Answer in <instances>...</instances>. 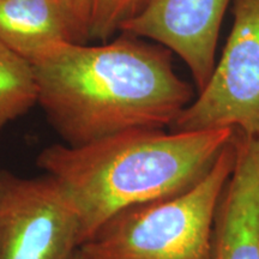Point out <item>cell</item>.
Masks as SVG:
<instances>
[{
	"label": "cell",
	"mask_w": 259,
	"mask_h": 259,
	"mask_svg": "<svg viewBox=\"0 0 259 259\" xmlns=\"http://www.w3.org/2000/svg\"><path fill=\"white\" fill-rule=\"evenodd\" d=\"M153 0H93L90 41H108Z\"/></svg>",
	"instance_id": "30bf717a"
},
{
	"label": "cell",
	"mask_w": 259,
	"mask_h": 259,
	"mask_svg": "<svg viewBox=\"0 0 259 259\" xmlns=\"http://www.w3.org/2000/svg\"><path fill=\"white\" fill-rule=\"evenodd\" d=\"M69 259H92V258H90L89 255L79 247V248H77L76 252H74V253L71 255Z\"/></svg>",
	"instance_id": "7c38bea8"
},
{
	"label": "cell",
	"mask_w": 259,
	"mask_h": 259,
	"mask_svg": "<svg viewBox=\"0 0 259 259\" xmlns=\"http://www.w3.org/2000/svg\"><path fill=\"white\" fill-rule=\"evenodd\" d=\"M236 132L193 186L121 211L80 248L92 259H213V228L236 157Z\"/></svg>",
	"instance_id": "3957f363"
},
{
	"label": "cell",
	"mask_w": 259,
	"mask_h": 259,
	"mask_svg": "<svg viewBox=\"0 0 259 259\" xmlns=\"http://www.w3.org/2000/svg\"><path fill=\"white\" fill-rule=\"evenodd\" d=\"M0 41L31 64L60 45L78 44L65 0H2Z\"/></svg>",
	"instance_id": "ba28073f"
},
{
	"label": "cell",
	"mask_w": 259,
	"mask_h": 259,
	"mask_svg": "<svg viewBox=\"0 0 259 259\" xmlns=\"http://www.w3.org/2000/svg\"><path fill=\"white\" fill-rule=\"evenodd\" d=\"M236 128H135L79 147L53 144L36 158L78 216L82 245L124 210L190 189L208 173Z\"/></svg>",
	"instance_id": "7a4b0ae2"
},
{
	"label": "cell",
	"mask_w": 259,
	"mask_h": 259,
	"mask_svg": "<svg viewBox=\"0 0 259 259\" xmlns=\"http://www.w3.org/2000/svg\"><path fill=\"white\" fill-rule=\"evenodd\" d=\"M37 105L34 66L0 41V128Z\"/></svg>",
	"instance_id": "9c48e42d"
},
{
	"label": "cell",
	"mask_w": 259,
	"mask_h": 259,
	"mask_svg": "<svg viewBox=\"0 0 259 259\" xmlns=\"http://www.w3.org/2000/svg\"><path fill=\"white\" fill-rule=\"evenodd\" d=\"M236 157L213 228V259H259V135L236 130Z\"/></svg>",
	"instance_id": "52a82bcc"
},
{
	"label": "cell",
	"mask_w": 259,
	"mask_h": 259,
	"mask_svg": "<svg viewBox=\"0 0 259 259\" xmlns=\"http://www.w3.org/2000/svg\"><path fill=\"white\" fill-rule=\"evenodd\" d=\"M80 246L78 216L53 178L0 170V259H69Z\"/></svg>",
	"instance_id": "5b68a950"
},
{
	"label": "cell",
	"mask_w": 259,
	"mask_h": 259,
	"mask_svg": "<svg viewBox=\"0 0 259 259\" xmlns=\"http://www.w3.org/2000/svg\"><path fill=\"white\" fill-rule=\"evenodd\" d=\"M233 16L221 59L171 132L234 127L259 135V0H233Z\"/></svg>",
	"instance_id": "277c9868"
},
{
	"label": "cell",
	"mask_w": 259,
	"mask_h": 259,
	"mask_svg": "<svg viewBox=\"0 0 259 259\" xmlns=\"http://www.w3.org/2000/svg\"><path fill=\"white\" fill-rule=\"evenodd\" d=\"M171 56L126 32L100 46L60 45L32 64L37 105L69 147L127 130L170 127L194 100Z\"/></svg>",
	"instance_id": "6da1fadb"
},
{
	"label": "cell",
	"mask_w": 259,
	"mask_h": 259,
	"mask_svg": "<svg viewBox=\"0 0 259 259\" xmlns=\"http://www.w3.org/2000/svg\"><path fill=\"white\" fill-rule=\"evenodd\" d=\"M76 28L78 44H88L90 41L93 0H65Z\"/></svg>",
	"instance_id": "8fae6325"
},
{
	"label": "cell",
	"mask_w": 259,
	"mask_h": 259,
	"mask_svg": "<svg viewBox=\"0 0 259 259\" xmlns=\"http://www.w3.org/2000/svg\"><path fill=\"white\" fill-rule=\"evenodd\" d=\"M0 2H2V0H0Z\"/></svg>",
	"instance_id": "4fadbf2b"
},
{
	"label": "cell",
	"mask_w": 259,
	"mask_h": 259,
	"mask_svg": "<svg viewBox=\"0 0 259 259\" xmlns=\"http://www.w3.org/2000/svg\"><path fill=\"white\" fill-rule=\"evenodd\" d=\"M231 2L153 0L119 32L150 38L179 56L200 92L215 69L220 29Z\"/></svg>",
	"instance_id": "8992f818"
}]
</instances>
